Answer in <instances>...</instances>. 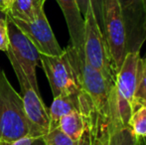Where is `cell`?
I'll use <instances>...</instances> for the list:
<instances>
[{
    "label": "cell",
    "mask_w": 146,
    "mask_h": 145,
    "mask_svg": "<svg viewBox=\"0 0 146 145\" xmlns=\"http://www.w3.org/2000/svg\"><path fill=\"white\" fill-rule=\"evenodd\" d=\"M75 68L81 89L88 97L94 107L102 115L119 124L117 118L114 85L86 61L84 52H79L69 45L65 49ZM121 125V124H120Z\"/></svg>",
    "instance_id": "obj_1"
},
{
    "label": "cell",
    "mask_w": 146,
    "mask_h": 145,
    "mask_svg": "<svg viewBox=\"0 0 146 145\" xmlns=\"http://www.w3.org/2000/svg\"><path fill=\"white\" fill-rule=\"evenodd\" d=\"M26 136H31V125L22 97L0 69V140L15 141Z\"/></svg>",
    "instance_id": "obj_2"
},
{
    "label": "cell",
    "mask_w": 146,
    "mask_h": 145,
    "mask_svg": "<svg viewBox=\"0 0 146 145\" xmlns=\"http://www.w3.org/2000/svg\"><path fill=\"white\" fill-rule=\"evenodd\" d=\"M140 60L139 51L126 53L122 65L116 73L114 93L117 118L119 124L123 126H128L129 118L136 109L135 93L138 83Z\"/></svg>",
    "instance_id": "obj_3"
},
{
    "label": "cell",
    "mask_w": 146,
    "mask_h": 145,
    "mask_svg": "<svg viewBox=\"0 0 146 145\" xmlns=\"http://www.w3.org/2000/svg\"><path fill=\"white\" fill-rule=\"evenodd\" d=\"M84 35V56L86 61L100 71L112 85L115 83L117 71L110 54L106 38L94 16L92 4H90L85 17Z\"/></svg>",
    "instance_id": "obj_4"
},
{
    "label": "cell",
    "mask_w": 146,
    "mask_h": 145,
    "mask_svg": "<svg viewBox=\"0 0 146 145\" xmlns=\"http://www.w3.org/2000/svg\"><path fill=\"white\" fill-rule=\"evenodd\" d=\"M6 55L9 59V62L11 63L12 68L19 81L24 109L31 125V136L42 138L48 133L50 129L49 109L46 107L41 97L40 91H37L31 85L23 69L21 68L20 64L17 62L16 58L9 49L6 52Z\"/></svg>",
    "instance_id": "obj_5"
},
{
    "label": "cell",
    "mask_w": 146,
    "mask_h": 145,
    "mask_svg": "<svg viewBox=\"0 0 146 145\" xmlns=\"http://www.w3.org/2000/svg\"><path fill=\"white\" fill-rule=\"evenodd\" d=\"M102 33L116 71L126 55V31L117 0H102Z\"/></svg>",
    "instance_id": "obj_6"
},
{
    "label": "cell",
    "mask_w": 146,
    "mask_h": 145,
    "mask_svg": "<svg viewBox=\"0 0 146 145\" xmlns=\"http://www.w3.org/2000/svg\"><path fill=\"white\" fill-rule=\"evenodd\" d=\"M40 63L50 83L54 97L82 91L75 68L66 50L60 56L40 54Z\"/></svg>",
    "instance_id": "obj_7"
},
{
    "label": "cell",
    "mask_w": 146,
    "mask_h": 145,
    "mask_svg": "<svg viewBox=\"0 0 146 145\" xmlns=\"http://www.w3.org/2000/svg\"><path fill=\"white\" fill-rule=\"evenodd\" d=\"M7 32L9 39V50L27 75L31 85L39 91L36 77V68L40 65V53L20 28L7 14Z\"/></svg>",
    "instance_id": "obj_8"
},
{
    "label": "cell",
    "mask_w": 146,
    "mask_h": 145,
    "mask_svg": "<svg viewBox=\"0 0 146 145\" xmlns=\"http://www.w3.org/2000/svg\"><path fill=\"white\" fill-rule=\"evenodd\" d=\"M9 16V15H8ZM11 20L20 28L22 32L30 39L40 54L48 56H60L64 53L55 37L51 25L44 11V4H41L36 12L33 21L25 22L11 17Z\"/></svg>",
    "instance_id": "obj_9"
},
{
    "label": "cell",
    "mask_w": 146,
    "mask_h": 145,
    "mask_svg": "<svg viewBox=\"0 0 146 145\" xmlns=\"http://www.w3.org/2000/svg\"><path fill=\"white\" fill-rule=\"evenodd\" d=\"M126 31V51L137 52L146 41L145 0H117Z\"/></svg>",
    "instance_id": "obj_10"
},
{
    "label": "cell",
    "mask_w": 146,
    "mask_h": 145,
    "mask_svg": "<svg viewBox=\"0 0 146 145\" xmlns=\"http://www.w3.org/2000/svg\"><path fill=\"white\" fill-rule=\"evenodd\" d=\"M92 109H94L92 103L83 91L54 97L52 105L49 109V117H50L49 131L58 127L59 120L61 119L62 116L72 111H80L85 113Z\"/></svg>",
    "instance_id": "obj_11"
},
{
    "label": "cell",
    "mask_w": 146,
    "mask_h": 145,
    "mask_svg": "<svg viewBox=\"0 0 146 145\" xmlns=\"http://www.w3.org/2000/svg\"><path fill=\"white\" fill-rule=\"evenodd\" d=\"M65 17L73 46L79 52H84V35H85V19L79 9L76 0H56Z\"/></svg>",
    "instance_id": "obj_12"
},
{
    "label": "cell",
    "mask_w": 146,
    "mask_h": 145,
    "mask_svg": "<svg viewBox=\"0 0 146 145\" xmlns=\"http://www.w3.org/2000/svg\"><path fill=\"white\" fill-rule=\"evenodd\" d=\"M113 123L116 122L102 115L94 109L88 114L87 128L79 141L80 145H108V136Z\"/></svg>",
    "instance_id": "obj_13"
},
{
    "label": "cell",
    "mask_w": 146,
    "mask_h": 145,
    "mask_svg": "<svg viewBox=\"0 0 146 145\" xmlns=\"http://www.w3.org/2000/svg\"><path fill=\"white\" fill-rule=\"evenodd\" d=\"M92 109L86 113L80 111H72L62 116L61 119L59 120L58 127L70 138L75 141H80L87 128L88 114Z\"/></svg>",
    "instance_id": "obj_14"
},
{
    "label": "cell",
    "mask_w": 146,
    "mask_h": 145,
    "mask_svg": "<svg viewBox=\"0 0 146 145\" xmlns=\"http://www.w3.org/2000/svg\"><path fill=\"white\" fill-rule=\"evenodd\" d=\"M41 4H45V2L42 0H14L7 14L15 19L31 22L36 17L37 9Z\"/></svg>",
    "instance_id": "obj_15"
},
{
    "label": "cell",
    "mask_w": 146,
    "mask_h": 145,
    "mask_svg": "<svg viewBox=\"0 0 146 145\" xmlns=\"http://www.w3.org/2000/svg\"><path fill=\"white\" fill-rule=\"evenodd\" d=\"M137 137L128 126L113 123L108 136V145H136Z\"/></svg>",
    "instance_id": "obj_16"
},
{
    "label": "cell",
    "mask_w": 146,
    "mask_h": 145,
    "mask_svg": "<svg viewBox=\"0 0 146 145\" xmlns=\"http://www.w3.org/2000/svg\"><path fill=\"white\" fill-rule=\"evenodd\" d=\"M128 127L137 138L146 137V107L139 105L128 120Z\"/></svg>",
    "instance_id": "obj_17"
},
{
    "label": "cell",
    "mask_w": 146,
    "mask_h": 145,
    "mask_svg": "<svg viewBox=\"0 0 146 145\" xmlns=\"http://www.w3.org/2000/svg\"><path fill=\"white\" fill-rule=\"evenodd\" d=\"M42 140L43 145H80L79 141H75L70 138L61 131L59 127L50 130L46 135L43 136Z\"/></svg>",
    "instance_id": "obj_18"
},
{
    "label": "cell",
    "mask_w": 146,
    "mask_h": 145,
    "mask_svg": "<svg viewBox=\"0 0 146 145\" xmlns=\"http://www.w3.org/2000/svg\"><path fill=\"white\" fill-rule=\"evenodd\" d=\"M76 1H77L83 17H85L88 6L90 4H92V8L94 10L96 19L102 31V0H76Z\"/></svg>",
    "instance_id": "obj_19"
},
{
    "label": "cell",
    "mask_w": 146,
    "mask_h": 145,
    "mask_svg": "<svg viewBox=\"0 0 146 145\" xmlns=\"http://www.w3.org/2000/svg\"><path fill=\"white\" fill-rule=\"evenodd\" d=\"M135 99H136V109L138 103L146 101V56L144 59L140 60L138 83H137L136 93H135Z\"/></svg>",
    "instance_id": "obj_20"
},
{
    "label": "cell",
    "mask_w": 146,
    "mask_h": 145,
    "mask_svg": "<svg viewBox=\"0 0 146 145\" xmlns=\"http://www.w3.org/2000/svg\"><path fill=\"white\" fill-rule=\"evenodd\" d=\"M9 49L7 32V12L0 11V51L6 53Z\"/></svg>",
    "instance_id": "obj_21"
},
{
    "label": "cell",
    "mask_w": 146,
    "mask_h": 145,
    "mask_svg": "<svg viewBox=\"0 0 146 145\" xmlns=\"http://www.w3.org/2000/svg\"><path fill=\"white\" fill-rule=\"evenodd\" d=\"M41 140H42V138L26 136V137L15 140V141H2V140H0V145H36Z\"/></svg>",
    "instance_id": "obj_22"
},
{
    "label": "cell",
    "mask_w": 146,
    "mask_h": 145,
    "mask_svg": "<svg viewBox=\"0 0 146 145\" xmlns=\"http://www.w3.org/2000/svg\"><path fill=\"white\" fill-rule=\"evenodd\" d=\"M14 0H4V4H5V8H6V11L8 12V9L10 8L11 4L13 3Z\"/></svg>",
    "instance_id": "obj_23"
},
{
    "label": "cell",
    "mask_w": 146,
    "mask_h": 145,
    "mask_svg": "<svg viewBox=\"0 0 146 145\" xmlns=\"http://www.w3.org/2000/svg\"><path fill=\"white\" fill-rule=\"evenodd\" d=\"M0 11L7 12L5 8V4H4V0H0Z\"/></svg>",
    "instance_id": "obj_24"
},
{
    "label": "cell",
    "mask_w": 146,
    "mask_h": 145,
    "mask_svg": "<svg viewBox=\"0 0 146 145\" xmlns=\"http://www.w3.org/2000/svg\"><path fill=\"white\" fill-rule=\"evenodd\" d=\"M139 105H143V107H146V101H140V103H137V107H138Z\"/></svg>",
    "instance_id": "obj_25"
},
{
    "label": "cell",
    "mask_w": 146,
    "mask_h": 145,
    "mask_svg": "<svg viewBox=\"0 0 146 145\" xmlns=\"http://www.w3.org/2000/svg\"><path fill=\"white\" fill-rule=\"evenodd\" d=\"M143 140H144V142H145V145H146V137H144V138H142Z\"/></svg>",
    "instance_id": "obj_26"
},
{
    "label": "cell",
    "mask_w": 146,
    "mask_h": 145,
    "mask_svg": "<svg viewBox=\"0 0 146 145\" xmlns=\"http://www.w3.org/2000/svg\"><path fill=\"white\" fill-rule=\"evenodd\" d=\"M42 1H44V2H45V1H46V0H42Z\"/></svg>",
    "instance_id": "obj_27"
},
{
    "label": "cell",
    "mask_w": 146,
    "mask_h": 145,
    "mask_svg": "<svg viewBox=\"0 0 146 145\" xmlns=\"http://www.w3.org/2000/svg\"><path fill=\"white\" fill-rule=\"evenodd\" d=\"M145 4H146V0H145Z\"/></svg>",
    "instance_id": "obj_28"
}]
</instances>
